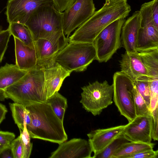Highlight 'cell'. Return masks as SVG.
Instances as JSON below:
<instances>
[{"label": "cell", "instance_id": "obj_1", "mask_svg": "<svg viewBox=\"0 0 158 158\" xmlns=\"http://www.w3.org/2000/svg\"><path fill=\"white\" fill-rule=\"evenodd\" d=\"M131 11L127 0H105L102 7L69 37V41L92 43L106 26L118 19H125Z\"/></svg>", "mask_w": 158, "mask_h": 158}, {"label": "cell", "instance_id": "obj_2", "mask_svg": "<svg viewBox=\"0 0 158 158\" xmlns=\"http://www.w3.org/2000/svg\"><path fill=\"white\" fill-rule=\"evenodd\" d=\"M26 107L31 119V123L26 126L31 138L59 144L67 140L63 122L57 116L49 104L36 103Z\"/></svg>", "mask_w": 158, "mask_h": 158}, {"label": "cell", "instance_id": "obj_3", "mask_svg": "<svg viewBox=\"0 0 158 158\" xmlns=\"http://www.w3.org/2000/svg\"><path fill=\"white\" fill-rule=\"evenodd\" d=\"M44 78L42 68L37 64L5 90L6 99L26 106L36 103L46 102Z\"/></svg>", "mask_w": 158, "mask_h": 158}, {"label": "cell", "instance_id": "obj_4", "mask_svg": "<svg viewBox=\"0 0 158 158\" xmlns=\"http://www.w3.org/2000/svg\"><path fill=\"white\" fill-rule=\"evenodd\" d=\"M30 30L35 41L39 39L51 40L64 35L62 12L53 5H45L37 9L25 24Z\"/></svg>", "mask_w": 158, "mask_h": 158}, {"label": "cell", "instance_id": "obj_5", "mask_svg": "<svg viewBox=\"0 0 158 158\" xmlns=\"http://www.w3.org/2000/svg\"><path fill=\"white\" fill-rule=\"evenodd\" d=\"M50 59L71 73L83 72L97 60L96 52L93 43L69 41Z\"/></svg>", "mask_w": 158, "mask_h": 158}, {"label": "cell", "instance_id": "obj_6", "mask_svg": "<svg viewBox=\"0 0 158 158\" xmlns=\"http://www.w3.org/2000/svg\"><path fill=\"white\" fill-rule=\"evenodd\" d=\"M80 102L87 111L94 116L99 115L113 102V86L107 81H96L81 87Z\"/></svg>", "mask_w": 158, "mask_h": 158}, {"label": "cell", "instance_id": "obj_7", "mask_svg": "<svg viewBox=\"0 0 158 158\" xmlns=\"http://www.w3.org/2000/svg\"><path fill=\"white\" fill-rule=\"evenodd\" d=\"M113 100L120 114L129 122L136 116L133 92V81L121 71L115 72L113 76Z\"/></svg>", "mask_w": 158, "mask_h": 158}, {"label": "cell", "instance_id": "obj_8", "mask_svg": "<svg viewBox=\"0 0 158 158\" xmlns=\"http://www.w3.org/2000/svg\"><path fill=\"white\" fill-rule=\"evenodd\" d=\"M124 18L118 19L104 28L93 41L99 62L109 60L121 46V34Z\"/></svg>", "mask_w": 158, "mask_h": 158}, {"label": "cell", "instance_id": "obj_9", "mask_svg": "<svg viewBox=\"0 0 158 158\" xmlns=\"http://www.w3.org/2000/svg\"><path fill=\"white\" fill-rule=\"evenodd\" d=\"M93 0H76L62 12L64 33L69 38L71 33L94 14L95 11Z\"/></svg>", "mask_w": 158, "mask_h": 158}, {"label": "cell", "instance_id": "obj_10", "mask_svg": "<svg viewBox=\"0 0 158 158\" xmlns=\"http://www.w3.org/2000/svg\"><path fill=\"white\" fill-rule=\"evenodd\" d=\"M153 2L152 0L145 2L141 6V19L137 41V52L158 47V27L152 14Z\"/></svg>", "mask_w": 158, "mask_h": 158}, {"label": "cell", "instance_id": "obj_11", "mask_svg": "<svg viewBox=\"0 0 158 158\" xmlns=\"http://www.w3.org/2000/svg\"><path fill=\"white\" fill-rule=\"evenodd\" d=\"M48 5L53 6V0H8L5 13L7 21L25 25L37 9Z\"/></svg>", "mask_w": 158, "mask_h": 158}, {"label": "cell", "instance_id": "obj_12", "mask_svg": "<svg viewBox=\"0 0 158 158\" xmlns=\"http://www.w3.org/2000/svg\"><path fill=\"white\" fill-rule=\"evenodd\" d=\"M37 64L42 68L44 71V91L47 99L59 91L64 79L71 73L51 59Z\"/></svg>", "mask_w": 158, "mask_h": 158}, {"label": "cell", "instance_id": "obj_13", "mask_svg": "<svg viewBox=\"0 0 158 158\" xmlns=\"http://www.w3.org/2000/svg\"><path fill=\"white\" fill-rule=\"evenodd\" d=\"M93 152L89 141L81 138H73L59 144L49 158H91Z\"/></svg>", "mask_w": 158, "mask_h": 158}, {"label": "cell", "instance_id": "obj_14", "mask_svg": "<svg viewBox=\"0 0 158 158\" xmlns=\"http://www.w3.org/2000/svg\"><path fill=\"white\" fill-rule=\"evenodd\" d=\"M152 115L136 116L125 125L122 132L129 142L150 143Z\"/></svg>", "mask_w": 158, "mask_h": 158}, {"label": "cell", "instance_id": "obj_15", "mask_svg": "<svg viewBox=\"0 0 158 158\" xmlns=\"http://www.w3.org/2000/svg\"><path fill=\"white\" fill-rule=\"evenodd\" d=\"M125 125L92 131L87 134L94 155L102 151L114 139L122 133Z\"/></svg>", "mask_w": 158, "mask_h": 158}, {"label": "cell", "instance_id": "obj_16", "mask_svg": "<svg viewBox=\"0 0 158 158\" xmlns=\"http://www.w3.org/2000/svg\"><path fill=\"white\" fill-rule=\"evenodd\" d=\"M141 17L139 10L135 11L124 22L121 29V43L126 51L137 52V41Z\"/></svg>", "mask_w": 158, "mask_h": 158}, {"label": "cell", "instance_id": "obj_17", "mask_svg": "<svg viewBox=\"0 0 158 158\" xmlns=\"http://www.w3.org/2000/svg\"><path fill=\"white\" fill-rule=\"evenodd\" d=\"M69 38L64 35L60 37L51 40L38 39L35 41L37 63H41L51 59L69 42Z\"/></svg>", "mask_w": 158, "mask_h": 158}, {"label": "cell", "instance_id": "obj_18", "mask_svg": "<svg viewBox=\"0 0 158 158\" xmlns=\"http://www.w3.org/2000/svg\"><path fill=\"white\" fill-rule=\"evenodd\" d=\"M121 71L128 76L133 81L136 78L148 76L146 70L143 63L138 52H127L122 55L119 61Z\"/></svg>", "mask_w": 158, "mask_h": 158}, {"label": "cell", "instance_id": "obj_19", "mask_svg": "<svg viewBox=\"0 0 158 158\" xmlns=\"http://www.w3.org/2000/svg\"><path fill=\"white\" fill-rule=\"evenodd\" d=\"M15 64L20 69L28 70L37 64L35 49L30 47L14 37Z\"/></svg>", "mask_w": 158, "mask_h": 158}, {"label": "cell", "instance_id": "obj_20", "mask_svg": "<svg viewBox=\"0 0 158 158\" xmlns=\"http://www.w3.org/2000/svg\"><path fill=\"white\" fill-rule=\"evenodd\" d=\"M28 71L20 69L15 64L7 63L0 67V101H4L6 99L5 94L6 89L18 81Z\"/></svg>", "mask_w": 158, "mask_h": 158}, {"label": "cell", "instance_id": "obj_21", "mask_svg": "<svg viewBox=\"0 0 158 158\" xmlns=\"http://www.w3.org/2000/svg\"><path fill=\"white\" fill-rule=\"evenodd\" d=\"M138 52L146 70L148 77L158 78V47Z\"/></svg>", "mask_w": 158, "mask_h": 158}, {"label": "cell", "instance_id": "obj_22", "mask_svg": "<svg viewBox=\"0 0 158 158\" xmlns=\"http://www.w3.org/2000/svg\"><path fill=\"white\" fill-rule=\"evenodd\" d=\"M154 143L129 142L122 144L114 153L112 158H127L128 156L147 150L153 149Z\"/></svg>", "mask_w": 158, "mask_h": 158}, {"label": "cell", "instance_id": "obj_23", "mask_svg": "<svg viewBox=\"0 0 158 158\" xmlns=\"http://www.w3.org/2000/svg\"><path fill=\"white\" fill-rule=\"evenodd\" d=\"M10 108L15 124L19 131H23L26 126L29 125L31 119L29 112L26 106L16 102L9 103Z\"/></svg>", "mask_w": 158, "mask_h": 158}, {"label": "cell", "instance_id": "obj_24", "mask_svg": "<svg viewBox=\"0 0 158 158\" xmlns=\"http://www.w3.org/2000/svg\"><path fill=\"white\" fill-rule=\"evenodd\" d=\"M8 29L11 35L30 47L35 49V43L28 28L24 24L18 23H9Z\"/></svg>", "mask_w": 158, "mask_h": 158}, {"label": "cell", "instance_id": "obj_25", "mask_svg": "<svg viewBox=\"0 0 158 158\" xmlns=\"http://www.w3.org/2000/svg\"><path fill=\"white\" fill-rule=\"evenodd\" d=\"M46 102L50 105L57 116L63 122L65 112L68 107L67 99L56 92L48 98Z\"/></svg>", "mask_w": 158, "mask_h": 158}, {"label": "cell", "instance_id": "obj_26", "mask_svg": "<svg viewBox=\"0 0 158 158\" xmlns=\"http://www.w3.org/2000/svg\"><path fill=\"white\" fill-rule=\"evenodd\" d=\"M129 142L122 133L93 158H112L114 153L122 144Z\"/></svg>", "mask_w": 158, "mask_h": 158}, {"label": "cell", "instance_id": "obj_27", "mask_svg": "<svg viewBox=\"0 0 158 158\" xmlns=\"http://www.w3.org/2000/svg\"><path fill=\"white\" fill-rule=\"evenodd\" d=\"M134 106L136 116H149L151 112L144 98L134 85L133 90Z\"/></svg>", "mask_w": 158, "mask_h": 158}, {"label": "cell", "instance_id": "obj_28", "mask_svg": "<svg viewBox=\"0 0 158 158\" xmlns=\"http://www.w3.org/2000/svg\"><path fill=\"white\" fill-rule=\"evenodd\" d=\"M134 85L149 108L150 90L148 76L139 77L133 81Z\"/></svg>", "mask_w": 158, "mask_h": 158}, {"label": "cell", "instance_id": "obj_29", "mask_svg": "<svg viewBox=\"0 0 158 158\" xmlns=\"http://www.w3.org/2000/svg\"><path fill=\"white\" fill-rule=\"evenodd\" d=\"M150 90L149 109L152 112L158 107V78L148 77Z\"/></svg>", "mask_w": 158, "mask_h": 158}, {"label": "cell", "instance_id": "obj_30", "mask_svg": "<svg viewBox=\"0 0 158 158\" xmlns=\"http://www.w3.org/2000/svg\"><path fill=\"white\" fill-rule=\"evenodd\" d=\"M20 136L23 149V158H29L31 154L33 144L31 142V137L27 131L26 126L24 130L20 131Z\"/></svg>", "mask_w": 158, "mask_h": 158}, {"label": "cell", "instance_id": "obj_31", "mask_svg": "<svg viewBox=\"0 0 158 158\" xmlns=\"http://www.w3.org/2000/svg\"><path fill=\"white\" fill-rule=\"evenodd\" d=\"M9 29L0 31V63L2 62L8 47L9 40L11 35Z\"/></svg>", "mask_w": 158, "mask_h": 158}, {"label": "cell", "instance_id": "obj_32", "mask_svg": "<svg viewBox=\"0 0 158 158\" xmlns=\"http://www.w3.org/2000/svg\"><path fill=\"white\" fill-rule=\"evenodd\" d=\"M10 147L14 158H23V149L20 135L11 142Z\"/></svg>", "mask_w": 158, "mask_h": 158}, {"label": "cell", "instance_id": "obj_33", "mask_svg": "<svg viewBox=\"0 0 158 158\" xmlns=\"http://www.w3.org/2000/svg\"><path fill=\"white\" fill-rule=\"evenodd\" d=\"M158 107L151 112L152 123L151 136L154 141L158 139Z\"/></svg>", "mask_w": 158, "mask_h": 158}, {"label": "cell", "instance_id": "obj_34", "mask_svg": "<svg viewBox=\"0 0 158 158\" xmlns=\"http://www.w3.org/2000/svg\"><path fill=\"white\" fill-rule=\"evenodd\" d=\"M15 136L13 133L0 131V143L4 148L10 147L11 143Z\"/></svg>", "mask_w": 158, "mask_h": 158}, {"label": "cell", "instance_id": "obj_35", "mask_svg": "<svg viewBox=\"0 0 158 158\" xmlns=\"http://www.w3.org/2000/svg\"><path fill=\"white\" fill-rule=\"evenodd\" d=\"M158 155V151H154L152 149L130 155L127 158H157Z\"/></svg>", "mask_w": 158, "mask_h": 158}, {"label": "cell", "instance_id": "obj_36", "mask_svg": "<svg viewBox=\"0 0 158 158\" xmlns=\"http://www.w3.org/2000/svg\"><path fill=\"white\" fill-rule=\"evenodd\" d=\"M75 0H53L54 8L60 12H63L68 8Z\"/></svg>", "mask_w": 158, "mask_h": 158}, {"label": "cell", "instance_id": "obj_37", "mask_svg": "<svg viewBox=\"0 0 158 158\" xmlns=\"http://www.w3.org/2000/svg\"><path fill=\"white\" fill-rule=\"evenodd\" d=\"M152 14L154 22L158 27V0H153Z\"/></svg>", "mask_w": 158, "mask_h": 158}, {"label": "cell", "instance_id": "obj_38", "mask_svg": "<svg viewBox=\"0 0 158 158\" xmlns=\"http://www.w3.org/2000/svg\"><path fill=\"white\" fill-rule=\"evenodd\" d=\"M0 158H14L11 147L5 148L0 154Z\"/></svg>", "mask_w": 158, "mask_h": 158}, {"label": "cell", "instance_id": "obj_39", "mask_svg": "<svg viewBox=\"0 0 158 158\" xmlns=\"http://www.w3.org/2000/svg\"><path fill=\"white\" fill-rule=\"evenodd\" d=\"M7 111L6 106L0 103V124L5 118L6 115Z\"/></svg>", "mask_w": 158, "mask_h": 158}, {"label": "cell", "instance_id": "obj_40", "mask_svg": "<svg viewBox=\"0 0 158 158\" xmlns=\"http://www.w3.org/2000/svg\"><path fill=\"white\" fill-rule=\"evenodd\" d=\"M5 148L2 146V144L0 143V154L1 153V152L2 150Z\"/></svg>", "mask_w": 158, "mask_h": 158}, {"label": "cell", "instance_id": "obj_41", "mask_svg": "<svg viewBox=\"0 0 158 158\" xmlns=\"http://www.w3.org/2000/svg\"><path fill=\"white\" fill-rule=\"evenodd\" d=\"M2 27L0 26V31L2 30Z\"/></svg>", "mask_w": 158, "mask_h": 158}]
</instances>
